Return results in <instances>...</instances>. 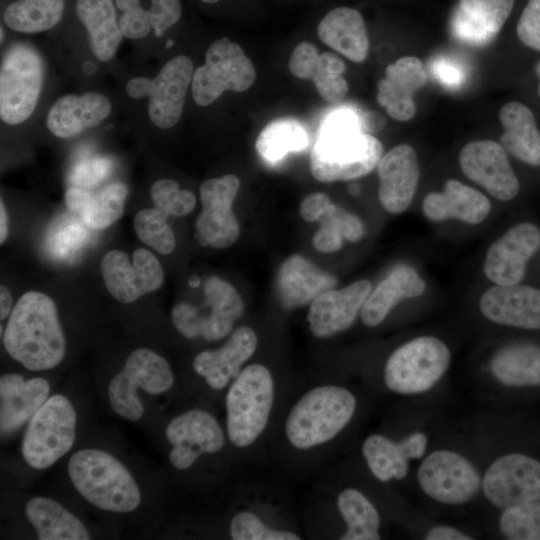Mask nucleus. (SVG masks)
<instances>
[{"mask_svg": "<svg viewBox=\"0 0 540 540\" xmlns=\"http://www.w3.org/2000/svg\"><path fill=\"white\" fill-rule=\"evenodd\" d=\"M114 0H76L75 12L89 35L90 48L101 61L111 60L123 38Z\"/></svg>", "mask_w": 540, "mask_h": 540, "instance_id": "34", "label": "nucleus"}, {"mask_svg": "<svg viewBox=\"0 0 540 540\" xmlns=\"http://www.w3.org/2000/svg\"><path fill=\"white\" fill-rule=\"evenodd\" d=\"M499 119L504 128L500 144L505 151L524 163L540 166V131L530 108L518 101L508 102L500 109Z\"/></svg>", "mask_w": 540, "mask_h": 540, "instance_id": "35", "label": "nucleus"}, {"mask_svg": "<svg viewBox=\"0 0 540 540\" xmlns=\"http://www.w3.org/2000/svg\"><path fill=\"white\" fill-rule=\"evenodd\" d=\"M148 15L152 30L160 37L175 25L182 14L180 0H148Z\"/></svg>", "mask_w": 540, "mask_h": 540, "instance_id": "47", "label": "nucleus"}, {"mask_svg": "<svg viewBox=\"0 0 540 540\" xmlns=\"http://www.w3.org/2000/svg\"><path fill=\"white\" fill-rule=\"evenodd\" d=\"M383 123L384 119H382L381 115L374 112L367 113L362 117L363 129L366 130H378L382 128Z\"/></svg>", "mask_w": 540, "mask_h": 540, "instance_id": "57", "label": "nucleus"}, {"mask_svg": "<svg viewBox=\"0 0 540 540\" xmlns=\"http://www.w3.org/2000/svg\"><path fill=\"white\" fill-rule=\"evenodd\" d=\"M318 221L320 228L312 243L320 252H335L342 247L343 240L358 242L365 234V227L357 216L332 203Z\"/></svg>", "mask_w": 540, "mask_h": 540, "instance_id": "41", "label": "nucleus"}, {"mask_svg": "<svg viewBox=\"0 0 540 540\" xmlns=\"http://www.w3.org/2000/svg\"><path fill=\"white\" fill-rule=\"evenodd\" d=\"M425 540H472L473 537L457 528L447 525H437L430 528Z\"/></svg>", "mask_w": 540, "mask_h": 540, "instance_id": "54", "label": "nucleus"}, {"mask_svg": "<svg viewBox=\"0 0 540 540\" xmlns=\"http://www.w3.org/2000/svg\"><path fill=\"white\" fill-rule=\"evenodd\" d=\"M427 74L421 60L404 56L389 64L378 83L377 101L397 121H408L416 112L414 94L422 88Z\"/></svg>", "mask_w": 540, "mask_h": 540, "instance_id": "25", "label": "nucleus"}, {"mask_svg": "<svg viewBox=\"0 0 540 540\" xmlns=\"http://www.w3.org/2000/svg\"><path fill=\"white\" fill-rule=\"evenodd\" d=\"M50 384L43 378L27 381L20 374L0 378V430L8 436L22 427L49 398Z\"/></svg>", "mask_w": 540, "mask_h": 540, "instance_id": "28", "label": "nucleus"}, {"mask_svg": "<svg viewBox=\"0 0 540 540\" xmlns=\"http://www.w3.org/2000/svg\"><path fill=\"white\" fill-rule=\"evenodd\" d=\"M150 196L155 208L168 216H185L196 205L193 192L180 189L173 179H159L150 188Z\"/></svg>", "mask_w": 540, "mask_h": 540, "instance_id": "45", "label": "nucleus"}, {"mask_svg": "<svg viewBox=\"0 0 540 540\" xmlns=\"http://www.w3.org/2000/svg\"><path fill=\"white\" fill-rule=\"evenodd\" d=\"M514 0H459L450 26L455 39L470 46L492 42L508 19Z\"/></svg>", "mask_w": 540, "mask_h": 540, "instance_id": "23", "label": "nucleus"}, {"mask_svg": "<svg viewBox=\"0 0 540 540\" xmlns=\"http://www.w3.org/2000/svg\"><path fill=\"white\" fill-rule=\"evenodd\" d=\"M330 204L331 200L325 193H312L302 200L300 215L306 221H318Z\"/></svg>", "mask_w": 540, "mask_h": 540, "instance_id": "52", "label": "nucleus"}, {"mask_svg": "<svg viewBox=\"0 0 540 540\" xmlns=\"http://www.w3.org/2000/svg\"><path fill=\"white\" fill-rule=\"evenodd\" d=\"M320 40L349 60L363 62L369 39L362 15L355 9L339 7L329 11L318 25Z\"/></svg>", "mask_w": 540, "mask_h": 540, "instance_id": "33", "label": "nucleus"}, {"mask_svg": "<svg viewBox=\"0 0 540 540\" xmlns=\"http://www.w3.org/2000/svg\"><path fill=\"white\" fill-rule=\"evenodd\" d=\"M399 444L409 460L419 459L426 452L428 438L423 432H414L399 441Z\"/></svg>", "mask_w": 540, "mask_h": 540, "instance_id": "53", "label": "nucleus"}, {"mask_svg": "<svg viewBox=\"0 0 540 540\" xmlns=\"http://www.w3.org/2000/svg\"><path fill=\"white\" fill-rule=\"evenodd\" d=\"M372 290L367 279L335 290L329 289L311 303L307 320L311 333L317 338H327L348 329Z\"/></svg>", "mask_w": 540, "mask_h": 540, "instance_id": "20", "label": "nucleus"}, {"mask_svg": "<svg viewBox=\"0 0 540 540\" xmlns=\"http://www.w3.org/2000/svg\"><path fill=\"white\" fill-rule=\"evenodd\" d=\"M451 362L448 346L434 336H420L398 347L387 359L384 382L395 393L414 395L432 389Z\"/></svg>", "mask_w": 540, "mask_h": 540, "instance_id": "6", "label": "nucleus"}, {"mask_svg": "<svg viewBox=\"0 0 540 540\" xmlns=\"http://www.w3.org/2000/svg\"><path fill=\"white\" fill-rule=\"evenodd\" d=\"M255 78L254 65L240 45L223 37L211 43L205 63L194 71L192 96L198 105L208 106L227 90H248Z\"/></svg>", "mask_w": 540, "mask_h": 540, "instance_id": "10", "label": "nucleus"}, {"mask_svg": "<svg viewBox=\"0 0 540 540\" xmlns=\"http://www.w3.org/2000/svg\"><path fill=\"white\" fill-rule=\"evenodd\" d=\"M168 217L157 208H147L140 210L133 222L138 238L161 254H170L176 245Z\"/></svg>", "mask_w": 540, "mask_h": 540, "instance_id": "44", "label": "nucleus"}, {"mask_svg": "<svg viewBox=\"0 0 540 540\" xmlns=\"http://www.w3.org/2000/svg\"><path fill=\"white\" fill-rule=\"evenodd\" d=\"M76 412L61 394L49 397L32 416L23 437L21 452L26 463L45 469L64 456L76 436Z\"/></svg>", "mask_w": 540, "mask_h": 540, "instance_id": "7", "label": "nucleus"}, {"mask_svg": "<svg viewBox=\"0 0 540 540\" xmlns=\"http://www.w3.org/2000/svg\"><path fill=\"white\" fill-rule=\"evenodd\" d=\"M65 0H14L3 11L4 24L20 33H40L55 27L63 17Z\"/></svg>", "mask_w": 540, "mask_h": 540, "instance_id": "39", "label": "nucleus"}, {"mask_svg": "<svg viewBox=\"0 0 540 540\" xmlns=\"http://www.w3.org/2000/svg\"><path fill=\"white\" fill-rule=\"evenodd\" d=\"M362 454L372 474L382 482L402 480L409 471V459L399 442L373 434L362 445Z\"/></svg>", "mask_w": 540, "mask_h": 540, "instance_id": "42", "label": "nucleus"}, {"mask_svg": "<svg viewBox=\"0 0 540 540\" xmlns=\"http://www.w3.org/2000/svg\"><path fill=\"white\" fill-rule=\"evenodd\" d=\"M535 71H536V73H537V75L539 76V79H540V61L536 64ZM538 94L540 96V83H539V86H538Z\"/></svg>", "mask_w": 540, "mask_h": 540, "instance_id": "59", "label": "nucleus"}, {"mask_svg": "<svg viewBox=\"0 0 540 540\" xmlns=\"http://www.w3.org/2000/svg\"><path fill=\"white\" fill-rule=\"evenodd\" d=\"M111 169V163L107 158H93L78 164L71 176L72 183L76 187H91L98 184L106 177Z\"/></svg>", "mask_w": 540, "mask_h": 540, "instance_id": "51", "label": "nucleus"}, {"mask_svg": "<svg viewBox=\"0 0 540 540\" xmlns=\"http://www.w3.org/2000/svg\"><path fill=\"white\" fill-rule=\"evenodd\" d=\"M75 489L92 505L105 511L127 513L141 501L137 483L111 454L93 448L75 452L68 462Z\"/></svg>", "mask_w": 540, "mask_h": 540, "instance_id": "3", "label": "nucleus"}, {"mask_svg": "<svg viewBox=\"0 0 540 540\" xmlns=\"http://www.w3.org/2000/svg\"><path fill=\"white\" fill-rule=\"evenodd\" d=\"M433 77L449 89L461 87L467 78V71L463 63L450 56H437L430 63Z\"/></svg>", "mask_w": 540, "mask_h": 540, "instance_id": "48", "label": "nucleus"}, {"mask_svg": "<svg viewBox=\"0 0 540 540\" xmlns=\"http://www.w3.org/2000/svg\"><path fill=\"white\" fill-rule=\"evenodd\" d=\"M127 195L126 185L114 182L95 194L86 188L69 187L64 201L68 210L78 214L88 227L101 230L121 218Z\"/></svg>", "mask_w": 540, "mask_h": 540, "instance_id": "32", "label": "nucleus"}, {"mask_svg": "<svg viewBox=\"0 0 540 540\" xmlns=\"http://www.w3.org/2000/svg\"><path fill=\"white\" fill-rule=\"evenodd\" d=\"M383 154L380 141L365 133L350 108L333 111L322 123L310 155L312 176L320 182L347 181L369 174Z\"/></svg>", "mask_w": 540, "mask_h": 540, "instance_id": "1", "label": "nucleus"}, {"mask_svg": "<svg viewBox=\"0 0 540 540\" xmlns=\"http://www.w3.org/2000/svg\"><path fill=\"white\" fill-rule=\"evenodd\" d=\"M481 490L499 509L540 500V461L521 453L502 455L486 469Z\"/></svg>", "mask_w": 540, "mask_h": 540, "instance_id": "14", "label": "nucleus"}, {"mask_svg": "<svg viewBox=\"0 0 540 540\" xmlns=\"http://www.w3.org/2000/svg\"><path fill=\"white\" fill-rule=\"evenodd\" d=\"M200 1L207 4H214V3H217L219 0H200Z\"/></svg>", "mask_w": 540, "mask_h": 540, "instance_id": "60", "label": "nucleus"}, {"mask_svg": "<svg viewBox=\"0 0 540 540\" xmlns=\"http://www.w3.org/2000/svg\"><path fill=\"white\" fill-rule=\"evenodd\" d=\"M230 535L234 540H299L300 537L290 531L275 530L266 526L254 513L242 511L236 514L230 523Z\"/></svg>", "mask_w": 540, "mask_h": 540, "instance_id": "46", "label": "nucleus"}, {"mask_svg": "<svg viewBox=\"0 0 540 540\" xmlns=\"http://www.w3.org/2000/svg\"><path fill=\"white\" fill-rule=\"evenodd\" d=\"M165 435L172 445L169 460L178 470L190 468L202 454L220 451L225 442L215 417L200 409H192L173 418Z\"/></svg>", "mask_w": 540, "mask_h": 540, "instance_id": "17", "label": "nucleus"}, {"mask_svg": "<svg viewBox=\"0 0 540 540\" xmlns=\"http://www.w3.org/2000/svg\"><path fill=\"white\" fill-rule=\"evenodd\" d=\"M489 369L492 376L504 386H540V345H505L492 355Z\"/></svg>", "mask_w": 540, "mask_h": 540, "instance_id": "36", "label": "nucleus"}, {"mask_svg": "<svg viewBox=\"0 0 540 540\" xmlns=\"http://www.w3.org/2000/svg\"><path fill=\"white\" fill-rule=\"evenodd\" d=\"M490 210L491 203L483 193L456 179L447 180L442 192H430L422 202L424 216L433 222L457 219L476 225Z\"/></svg>", "mask_w": 540, "mask_h": 540, "instance_id": "29", "label": "nucleus"}, {"mask_svg": "<svg viewBox=\"0 0 540 540\" xmlns=\"http://www.w3.org/2000/svg\"><path fill=\"white\" fill-rule=\"evenodd\" d=\"M7 353L31 371L49 370L64 358L66 340L55 302L39 291L24 293L4 330Z\"/></svg>", "mask_w": 540, "mask_h": 540, "instance_id": "2", "label": "nucleus"}, {"mask_svg": "<svg viewBox=\"0 0 540 540\" xmlns=\"http://www.w3.org/2000/svg\"><path fill=\"white\" fill-rule=\"evenodd\" d=\"M44 80V63L32 46L17 43L5 52L0 69V117L9 125L33 113Z\"/></svg>", "mask_w": 540, "mask_h": 540, "instance_id": "8", "label": "nucleus"}, {"mask_svg": "<svg viewBox=\"0 0 540 540\" xmlns=\"http://www.w3.org/2000/svg\"><path fill=\"white\" fill-rule=\"evenodd\" d=\"M499 529L509 540H540V500L502 509Z\"/></svg>", "mask_w": 540, "mask_h": 540, "instance_id": "43", "label": "nucleus"}, {"mask_svg": "<svg viewBox=\"0 0 540 540\" xmlns=\"http://www.w3.org/2000/svg\"><path fill=\"white\" fill-rule=\"evenodd\" d=\"M118 20L121 33L127 39L145 38L152 30L148 10L143 3L121 12Z\"/></svg>", "mask_w": 540, "mask_h": 540, "instance_id": "50", "label": "nucleus"}, {"mask_svg": "<svg viewBox=\"0 0 540 540\" xmlns=\"http://www.w3.org/2000/svg\"><path fill=\"white\" fill-rule=\"evenodd\" d=\"M337 277L305 257L294 254L280 265L276 276L277 296L286 309L311 303L337 284Z\"/></svg>", "mask_w": 540, "mask_h": 540, "instance_id": "26", "label": "nucleus"}, {"mask_svg": "<svg viewBox=\"0 0 540 540\" xmlns=\"http://www.w3.org/2000/svg\"><path fill=\"white\" fill-rule=\"evenodd\" d=\"M25 513L40 540H88L91 538L85 525L51 498H32L26 504Z\"/></svg>", "mask_w": 540, "mask_h": 540, "instance_id": "37", "label": "nucleus"}, {"mask_svg": "<svg viewBox=\"0 0 540 540\" xmlns=\"http://www.w3.org/2000/svg\"><path fill=\"white\" fill-rule=\"evenodd\" d=\"M203 293L210 307L208 315L201 316L195 306L180 302L171 311L172 323L186 338L219 340L231 332L234 323L243 314V300L233 285L216 276L204 281Z\"/></svg>", "mask_w": 540, "mask_h": 540, "instance_id": "11", "label": "nucleus"}, {"mask_svg": "<svg viewBox=\"0 0 540 540\" xmlns=\"http://www.w3.org/2000/svg\"><path fill=\"white\" fill-rule=\"evenodd\" d=\"M376 167L382 207L393 214L404 212L412 202L419 181L415 150L408 144H399L382 155Z\"/></svg>", "mask_w": 540, "mask_h": 540, "instance_id": "21", "label": "nucleus"}, {"mask_svg": "<svg viewBox=\"0 0 540 540\" xmlns=\"http://www.w3.org/2000/svg\"><path fill=\"white\" fill-rule=\"evenodd\" d=\"M539 248L540 228L529 222L518 223L491 244L484 259V274L495 285L519 284Z\"/></svg>", "mask_w": 540, "mask_h": 540, "instance_id": "19", "label": "nucleus"}, {"mask_svg": "<svg viewBox=\"0 0 540 540\" xmlns=\"http://www.w3.org/2000/svg\"><path fill=\"white\" fill-rule=\"evenodd\" d=\"M193 62L179 55L169 60L154 78L138 76L126 84L133 99L148 97V115L158 128L167 129L180 119L187 90L192 82Z\"/></svg>", "mask_w": 540, "mask_h": 540, "instance_id": "12", "label": "nucleus"}, {"mask_svg": "<svg viewBox=\"0 0 540 540\" xmlns=\"http://www.w3.org/2000/svg\"><path fill=\"white\" fill-rule=\"evenodd\" d=\"M481 314L489 321L516 328L540 329V289L528 285H495L479 300Z\"/></svg>", "mask_w": 540, "mask_h": 540, "instance_id": "22", "label": "nucleus"}, {"mask_svg": "<svg viewBox=\"0 0 540 540\" xmlns=\"http://www.w3.org/2000/svg\"><path fill=\"white\" fill-rule=\"evenodd\" d=\"M459 165L467 178L498 200H512L519 192V180L500 143L492 140L467 143L459 153Z\"/></svg>", "mask_w": 540, "mask_h": 540, "instance_id": "18", "label": "nucleus"}, {"mask_svg": "<svg viewBox=\"0 0 540 540\" xmlns=\"http://www.w3.org/2000/svg\"><path fill=\"white\" fill-rule=\"evenodd\" d=\"M308 144L309 135L301 122L293 118H279L261 130L255 148L264 162L276 165L289 153L305 150Z\"/></svg>", "mask_w": 540, "mask_h": 540, "instance_id": "38", "label": "nucleus"}, {"mask_svg": "<svg viewBox=\"0 0 540 540\" xmlns=\"http://www.w3.org/2000/svg\"><path fill=\"white\" fill-rule=\"evenodd\" d=\"M100 271L109 293L121 303H132L158 290L164 282V271L156 256L145 248L129 255L111 250L101 259Z\"/></svg>", "mask_w": 540, "mask_h": 540, "instance_id": "16", "label": "nucleus"}, {"mask_svg": "<svg viewBox=\"0 0 540 540\" xmlns=\"http://www.w3.org/2000/svg\"><path fill=\"white\" fill-rule=\"evenodd\" d=\"M111 112L110 100L103 94H67L51 106L46 125L59 138H70L100 124Z\"/></svg>", "mask_w": 540, "mask_h": 540, "instance_id": "30", "label": "nucleus"}, {"mask_svg": "<svg viewBox=\"0 0 540 540\" xmlns=\"http://www.w3.org/2000/svg\"><path fill=\"white\" fill-rule=\"evenodd\" d=\"M8 236V215L3 201L0 202V243H4Z\"/></svg>", "mask_w": 540, "mask_h": 540, "instance_id": "58", "label": "nucleus"}, {"mask_svg": "<svg viewBox=\"0 0 540 540\" xmlns=\"http://www.w3.org/2000/svg\"><path fill=\"white\" fill-rule=\"evenodd\" d=\"M173 383L168 361L150 349L139 348L130 353L122 370L111 379L108 397L114 412L128 421H137L144 412L137 389L157 395L169 390Z\"/></svg>", "mask_w": 540, "mask_h": 540, "instance_id": "9", "label": "nucleus"}, {"mask_svg": "<svg viewBox=\"0 0 540 540\" xmlns=\"http://www.w3.org/2000/svg\"><path fill=\"white\" fill-rule=\"evenodd\" d=\"M274 402V382L261 364L241 370L226 395V425L231 443L250 446L265 430Z\"/></svg>", "mask_w": 540, "mask_h": 540, "instance_id": "5", "label": "nucleus"}, {"mask_svg": "<svg viewBox=\"0 0 540 540\" xmlns=\"http://www.w3.org/2000/svg\"><path fill=\"white\" fill-rule=\"evenodd\" d=\"M337 507L347 528L341 540H379L380 515L359 490L346 488L337 497Z\"/></svg>", "mask_w": 540, "mask_h": 540, "instance_id": "40", "label": "nucleus"}, {"mask_svg": "<svg viewBox=\"0 0 540 540\" xmlns=\"http://www.w3.org/2000/svg\"><path fill=\"white\" fill-rule=\"evenodd\" d=\"M1 42L3 41V38H4V32H3V27H1Z\"/></svg>", "mask_w": 540, "mask_h": 540, "instance_id": "61", "label": "nucleus"}, {"mask_svg": "<svg viewBox=\"0 0 540 540\" xmlns=\"http://www.w3.org/2000/svg\"><path fill=\"white\" fill-rule=\"evenodd\" d=\"M517 35L527 47L540 50V0H528L517 24Z\"/></svg>", "mask_w": 540, "mask_h": 540, "instance_id": "49", "label": "nucleus"}, {"mask_svg": "<svg viewBox=\"0 0 540 540\" xmlns=\"http://www.w3.org/2000/svg\"><path fill=\"white\" fill-rule=\"evenodd\" d=\"M425 289V281L413 267L397 265L371 290L361 309L362 322L378 326L400 301L421 296Z\"/></svg>", "mask_w": 540, "mask_h": 540, "instance_id": "31", "label": "nucleus"}, {"mask_svg": "<svg viewBox=\"0 0 540 540\" xmlns=\"http://www.w3.org/2000/svg\"><path fill=\"white\" fill-rule=\"evenodd\" d=\"M240 188L236 175L204 181L199 189L202 211L196 219V238L202 246L226 248L235 243L240 227L232 211Z\"/></svg>", "mask_w": 540, "mask_h": 540, "instance_id": "15", "label": "nucleus"}, {"mask_svg": "<svg viewBox=\"0 0 540 540\" xmlns=\"http://www.w3.org/2000/svg\"><path fill=\"white\" fill-rule=\"evenodd\" d=\"M12 295L9 289L1 285L0 287V318L6 319L12 311Z\"/></svg>", "mask_w": 540, "mask_h": 540, "instance_id": "55", "label": "nucleus"}, {"mask_svg": "<svg viewBox=\"0 0 540 540\" xmlns=\"http://www.w3.org/2000/svg\"><path fill=\"white\" fill-rule=\"evenodd\" d=\"M417 482L431 499L445 505H464L481 490L482 477L463 455L446 449L431 452L417 470Z\"/></svg>", "mask_w": 540, "mask_h": 540, "instance_id": "13", "label": "nucleus"}, {"mask_svg": "<svg viewBox=\"0 0 540 540\" xmlns=\"http://www.w3.org/2000/svg\"><path fill=\"white\" fill-rule=\"evenodd\" d=\"M59 236L60 238L56 239V243L57 245L61 246V249L59 250L61 253H65L69 251L70 249H75V245H76L75 237H77V232L75 230H69L68 232L65 231L59 234ZM60 246H58L56 249L58 250Z\"/></svg>", "mask_w": 540, "mask_h": 540, "instance_id": "56", "label": "nucleus"}, {"mask_svg": "<svg viewBox=\"0 0 540 540\" xmlns=\"http://www.w3.org/2000/svg\"><path fill=\"white\" fill-rule=\"evenodd\" d=\"M288 67L297 78L312 80L317 92L326 101H340L348 93V83L343 77L344 62L330 52L319 54L310 42H301L295 47Z\"/></svg>", "mask_w": 540, "mask_h": 540, "instance_id": "27", "label": "nucleus"}, {"mask_svg": "<svg viewBox=\"0 0 540 540\" xmlns=\"http://www.w3.org/2000/svg\"><path fill=\"white\" fill-rule=\"evenodd\" d=\"M356 398L348 389L323 385L306 392L290 410L285 433L298 449H309L334 438L351 421Z\"/></svg>", "mask_w": 540, "mask_h": 540, "instance_id": "4", "label": "nucleus"}, {"mask_svg": "<svg viewBox=\"0 0 540 540\" xmlns=\"http://www.w3.org/2000/svg\"><path fill=\"white\" fill-rule=\"evenodd\" d=\"M257 344V335L250 327H239L222 347L198 353L193 360V369L206 380L209 387L223 389L239 375L242 365L254 354Z\"/></svg>", "mask_w": 540, "mask_h": 540, "instance_id": "24", "label": "nucleus"}]
</instances>
